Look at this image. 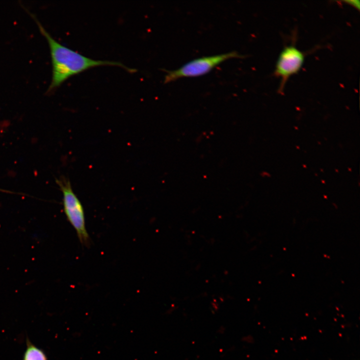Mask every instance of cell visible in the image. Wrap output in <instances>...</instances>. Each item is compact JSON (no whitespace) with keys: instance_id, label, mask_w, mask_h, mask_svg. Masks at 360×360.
Wrapping results in <instances>:
<instances>
[{"instance_id":"obj_5","label":"cell","mask_w":360,"mask_h":360,"mask_svg":"<svg viewBox=\"0 0 360 360\" xmlns=\"http://www.w3.org/2000/svg\"><path fill=\"white\" fill-rule=\"evenodd\" d=\"M26 346L23 360H48L44 351L32 344L28 338L26 340Z\"/></svg>"},{"instance_id":"obj_6","label":"cell","mask_w":360,"mask_h":360,"mask_svg":"<svg viewBox=\"0 0 360 360\" xmlns=\"http://www.w3.org/2000/svg\"><path fill=\"white\" fill-rule=\"evenodd\" d=\"M349 5H350L352 7H354V8L358 9V10H360V1L359 0H346L345 1Z\"/></svg>"},{"instance_id":"obj_7","label":"cell","mask_w":360,"mask_h":360,"mask_svg":"<svg viewBox=\"0 0 360 360\" xmlns=\"http://www.w3.org/2000/svg\"><path fill=\"white\" fill-rule=\"evenodd\" d=\"M0 191L2 192H10V193H12L11 192H9L8 191V190H4L1 189V188H0Z\"/></svg>"},{"instance_id":"obj_4","label":"cell","mask_w":360,"mask_h":360,"mask_svg":"<svg viewBox=\"0 0 360 360\" xmlns=\"http://www.w3.org/2000/svg\"><path fill=\"white\" fill-rule=\"evenodd\" d=\"M306 53L300 50L295 42L285 46L280 54L276 62L274 74L280 78L278 92L283 93L285 85L289 78L296 74L302 67Z\"/></svg>"},{"instance_id":"obj_2","label":"cell","mask_w":360,"mask_h":360,"mask_svg":"<svg viewBox=\"0 0 360 360\" xmlns=\"http://www.w3.org/2000/svg\"><path fill=\"white\" fill-rule=\"evenodd\" d=\"M56 182L62 194L64 210L67 220L76 230L80 243L87 246L90 238L86 229L83 206L68 178L60 177L56 179Z\"/></svg>"},{"instance_id":"obj_3","label":"cell","mask_w":360,"mask_h":360,"mask_svg":"<svg viewBox=\"0 0 360 360\" xmlns=\"http://www.w3.org/2000/svg\"><path fill=\"white\" fill-rule=\"evenodd\" d=\"M244 56L236 51L193 60L180 68L166 72L164 82L168 83L182 77H194L205 74L222 62L232 58H244Z\"/></svg>"},{"instance_id":"obj_1","label":"cell","mask_w":360,"mask_h":360,"mask_svg":"<svg viewBox=\"0 0 360 360\" xmlns=\"http://www.w3.org/2000/svg\"><path fill=\"white\" fill-rule=\"evenodd\" d=\"M26 11L36 22L40 32L44 36L49 44L52 64V78L47 92L55 90L70 77L96 66H116L122 68L129 72H136V70L129 68L118 62L96 60L88 58L62 44L51 36L34 14L28 10Z\"/></svg>"}]
</instances>
